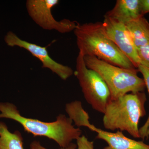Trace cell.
Segmentation results:
<instances>
[{
	"label": "cell",
	"instance_id": "cell-2",
	"mask_svg": "<svg viewBox=\"0 0 149 149\" xmlns=\"http://www.w3.org/2000/svg\"><path fill=\"white\" fill-rule=\"evenodd\" d=\"M74 32L79 52L84 56H94L122 68L137 69L108 37L102 22L78 23Z\"/></svg>",
	"mask_w": 149,
	"mask_h": 149
},
{
	"label": "cell",
	"instance_id": "cell-5",
	"mask_svg": "<svg viewBox=\"0 0 149 149\" xmlns=\"http://www.w3.org/2000/svg\"><path fill=\"white\" fill-rule=\"evenodd\" d=\"M74 75L77 77L85 100L96 111L104 113L111 98L108 87L101 76L86 66L84 56L79 52Z\"/></svg>",
	"mask_w": 149,
	"mask_h": 149
},
{
	"label": "cell",
	"instance_id": "cell-4",
	"mask_svg": "<svg viewBox=\"0 0 149 149\" xmlns=\"http://www.w3.org/2000/svg\"><path fill=\"white\" fill-rule=\"evenodd\" d=\"M86 66L97 72L106 83L111 99H116L129 93L144 92L146 88L143 78L138 76V69H128L110 64L94 56H85Z\"/></svg>",
	"mask_w": 149,
	"mask_h": 149
},
{
	"label": "cell",
	"instance_id": "cell-14",
	"mask_svg": "<svg viewBox=\"0 0 149 149\" xmlns=\"http://www.w3.org/2000/svg\"><path fill=\"white\" fill-rule=\"evenodd\" d=\"M140 65L149 68V43L137 49Z\"/></svg>",
	"mask_w": 149,
	"mask_h": 149
},
{
	"label": "cell",
	"instance_id": "cell-13",
	"mask_svg": "<svg viewBox=\"0 0 149 149\" xmlns=\"http://www.w3.org/2000/svg\"><path fill=\"white\" fill-rule=\"evenodd\" d=\"M138 70L141 72L143 77L146 88L148 89L149 95V68L143 65H139L137 68ZM140 139L145 140L149 138V114L146 121L143 125L139 128Z\"/></svg>",
	"mask_w": 149,
	"mask_h": 149
},
{
	"label": "cell",
	"instance_id": "cell-10",
	"mask_svg": "<svg viewBox=\"0 0 149 149\" xmlns=\"http://www.w3.org/2000/svg\"><path fill=\"white\" fill-rule=\"evenodd\" d=\"M106 16L124 24L143 16L140 9V0H117L114 7Z\"/></svg>",
	"mask_w": 149,
	"mask_h": 149
},
{
	"label": "cell",
	"instance_id": "cell-17",
	"mask_svg": "<svg viewBox=\"0 0 149 149\" xmlns=\"http://www.w3.org/2000/svg\"><path fill=\"white\" fill-rule=\"evenodd\" d=\"M140 9L143 16L145 14L149 13V0H140Z\"/></svg>",
	"mask_w": 149,
	"mask_h": 149
},
{
	"label": "cell",
	"instance_id": "cell-15",
	"mask_svg": "<svg viewBox=\"0 0 149 149\" xmlns=\"http://www.w3.org/2000/svg\"><path fill=\"white\" fill-rule=\"evenodd\" d=\"M76 149H95L94 142L89 141L85 136H81L76 140Z\"/></svg>",
	"mask_w": 149,
	"mask_h": 149
},
{
	"label": "cell",
	"instance_id": "cell-1",
	"mask_svg": "<svg viewBox=\"0 0 149 149\" xmlns=\"http://www.w3.org/2000/svg\"><path fill=\"white\" fill-rule=\"evenodd\" d=\"M0 118L15 120L27 133L53 140L61 148L69 146L82 134V130L75 128L72 120L64 114H59L53 122H45L22 116L16 106L8 102H0Z\"/></svg>",
	"mask_w": 149,
	"mask_h": 149
},
{
	"label": "cell",
	"instance_id": "cell-7",
	"mask_svg": "<svg viewBox=\"0 0 149 149\" xmlns=\"http://www.w3.org/2000/svg\"><path fill=\"white\" fill-rule=\"evenodd\" d=\"M5 42L10 47H18L28 51L32 56L42 62V67L50 70L63 80H65L74 74L72 68L58 63L50 56L45 47L22 40L13 32H8L4 37Z\"/></svg>",
	"mask_w": 149,
	"mask_h": 149
},
{
	"label": "cell",
	"instance_id": "cell-3",
	"mask_svg": "<svg viewBox=\"0 0 149 149\" xmlns=\"http://www.w3.org/2000/svg\"><path fill=\"white\" fill-rule=\"evenodd\" d=\"M146 101L144 92L128 93L110 99L103 113L104 127L112 131H126L133 138L140 139L139 123L146 116Z\"/></svg>",
	"mask_w": 149,
	"mask_h": 149
},
{
	"label": "cell",
	"instance_id": "cell-9",
	"mask_svg": "<svg viewBox=\"0 0 149 149\" xmlns=\"http://www.w3.org/2000/svg\"><path fill=\"white\" fill-rule=\"evenodd\" d=\"M87 127L97 133L96 139L105 141L108 146L103 149H149V145L143 141H138L124 136L122 131L118 130L115 133L108 132L96 127L89 122Z\"/></svg>",
	"mask_w": 149,
	"mask_h": 149
},
{
	"label": "cell",
	"instance_id": "cell-12",
	"mask_svg": "<svg viewBox=\"0 0 149 149\" xmlns=\"http://www.w3.org/2000/svg\"><path fill=\"white\" fill-rule=\"evenodd\" d=\"M0 149H24L23 137L16 130L12 133L7 125L0 121Z\"/></svg>",
	"mask_w": 149,
	"mask_h": 149
},
{
	"label": "cell",
	"instance_id": "cell-8",
	"mask_svg": "<svg viewBox=\"0 0 149 149\" xmlns=\"http://www.w3.org/2000/svg\"><path fill=\"white\" fill-rule=\"evenodd\" d=\"M102 24L109 38L137 68L141 63L140 59L125 24L106 15Z\"/></svg>",
	"mask_w": 149,
	"mask_h": 149
},
{
	"label": "cell",
	"instance_id": "cell-16",
	"mask_svg": "<svg viewBox=\"0 0 149 149\" xmlns=\"http://www.w3.org/2000/svg\"><path fill=\"white\" fill-rule=\"evenodd\" d=\"M77 146L74 143H71L69 146L65 148H61L60 149H76ZM29 149H48L42 146L39 141H32L29 146Z\"/></svg>",
	"mask_w": 149,
	"mask_h": 149
},
{
	"label": "cell",
	"instance_id": "cell-6",
	"mask_svg": "<svg viewBox=\"0 0 149 149\" xmlns=\"http://www.w3.org/2000/svg\"><path fill=\"white\" fill-rule=\"evenodd\" d=\"M59 2L58 0H27L26 8L32 20L43 29L61 33L74 31L78 24L77 22L66 19L57 21L52 14V9Z\"/></svg>",
	"mask_w": 149,
	"mask_h": 149
},
{
	"label": "cell",
	"instance_id": "cell-11",
	"mask_svg": "<svg viewBox=\"0 0 149 149\" xmlns=\"http://www.w3.org/2000/svg\"><path fill=\"white\" fill-rule=\"evenodd\" d=\"M125 25L137 50L149 43V22L143 16Z\"/></svg>",
	"mask_w": 149,
	"mask_h": 149
}]
</instances>
